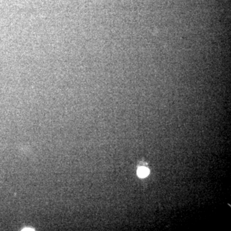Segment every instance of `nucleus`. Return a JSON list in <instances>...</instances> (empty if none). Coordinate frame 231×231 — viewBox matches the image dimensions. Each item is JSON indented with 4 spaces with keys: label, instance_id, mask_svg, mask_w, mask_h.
I'll return each instance as SVG.
<instances>
[{
    "label": "nucleus",
    "instance_id": "nucleus-1",
    "mask_svg": "<svg viewBox=\"0 0 231 231\" xmlns=\"http://www.w3.org/2000/svg\"><path fill=\"white\" fill-rule=\"evenodd\" d=\"M149 169L145 167H140L137 170V175L141 178H145L148 175Z\"/></svg>",
    "mask_w": 231,
    "mask_h": 231
}]
</instances>
